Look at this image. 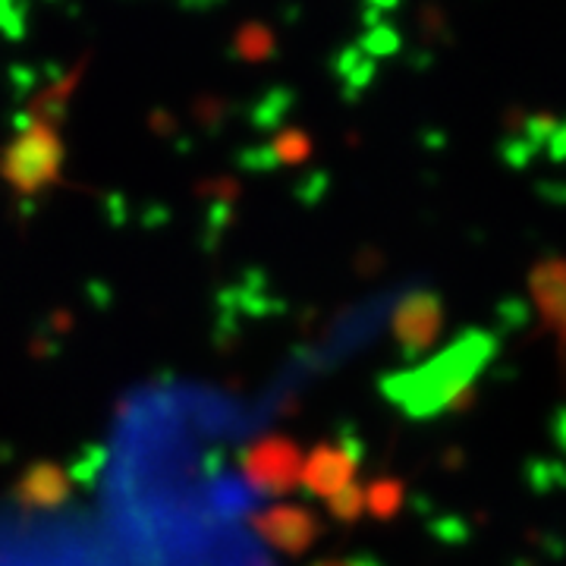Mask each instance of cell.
<instances>
[{"label": "cell", "mask_w": 566, "mask_h": 566, "mask_svg": "<svg viewBox=\"0 0 566 566\" xmlns=\"http://www.w3.org/2000/svg\"><path fill=\"white\" fill-rule=\"evenodd\" d=\"M243 475L249 485H255L264 494H286L290 488L303 479V457L293 441L286 438H259L249 444L240 457Z\"/></svg>", "instance_id": "6da1fadb"}, {"label": "cell", "mask_w": 566, "mask_h": 566, "mask_svg": "<svg viewBox=\"0 0 566 566\" xmlns=\"http://www.w3.org/2000/svg\"><path fill=\"white\" fill-rule=\"evenodd\" d=\"M57 170H61V145L41 129L22 136L3 161V177L25 196H35L48 182H54Z\"/></svg>", "instance_id": "7a4b0ae2"}, {"label": "cell", "mask_w": 566, "mask_h": 566, "mask_svg": "<svg viewBox=\"0 0 566 566\" xmlns=\"http://www.w3.org/2000/svg\"><path fill=\"white\" fill-rule=\"evenodd\" d=\"M255 528L264 542L283 554H300L315 538V520L303 506H268L255 516Z\"/></svg>", "instance_id": "3957f363"}, {"label": "cell", "mask_w": 566, "mask_h": 566, "mask_svg": "<svg viewBox=\"0 0 566 566\" xmlns=\"http://www.w3.org/2000/svg\"><path fill=\"white\" fill-rule=\"evenodd\" d=\"M13 497L29 510H54L70 497V472L57 463L29 465L13 488Z\"/></svg>", "instance_id": "277c9868"}, {"label": "cell", "mask_w": 566, "mask_h": 566, "mask_svg": "<svg viewBox=\"0 0 566 566\" xmlns=\"http://www.w3.org/2000/svg\"><path fill=\"white\" fill-rule=\"evenodd\" d=\"M349 472H353V463H349V457H346L344 450L322 447L303 465V482L315 494H337L349 482Z\"/></svg>", "instance_id": "5b68a950"}]
</instances>
